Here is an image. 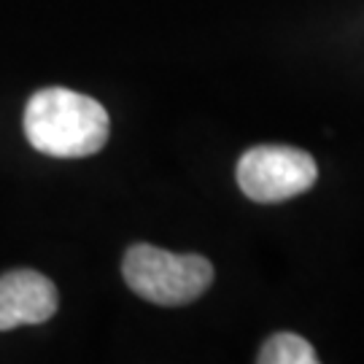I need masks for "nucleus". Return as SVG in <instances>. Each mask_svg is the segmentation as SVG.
Here are the masks:
<instances>
[{
	"label": "nucleus",
	"instance_id": "nucleus-1",
	"mask_svg": "<svg viewBox=\"0 0 364 364\" xmlns=\"http://www.w3.org/2000/svg\"><path fill=\"white\" fill-rule=\"evenodd\" d=\"M22 124L30 146L57 159L97 154L111 132L103 105L90 95L63 87L36 92L25 105Z\"/></svg>",
	"mask_w": 364,
	"mask_h": 364
},
{
	"label": "nucleus",
	"instance_id": "nucleus-2",
	"mask_svg": "<svg viewBox=\"0 0 364 364\" xmlns=\"http://www.w3.org/2000/svg\"><path fill=\"white\" fill-rule=\"evenodd\" d=\"M122 273L138 297L162 308L189 305L203 297L213 284V264L205 257L173 254L149 243L127 248Z\"/></svg>",
	"mask_w": 364,
	"mask_h": 364
},
{
	"label": "nucleus",
	"instance_id": "nucleus-3",
	"mask_svg": "<svg viewBox=\"0 0 364 364\" xmlns=\"http://www.w3.org/2000/svg\"><path fill=\"white\" fill-rule=\"evenodd\" d=\"M316 178V159L291 146H254L237 162V186L254 203H287Z\"/></svg>",
	"mask_w": 364,
	"mask_h": 364
},
{
	"label": "nucleus",
	"instance_id": "nucleus-4",
	"mask_svg": "<svg viewBox=\"0 0 364 364\" xmlns=\"http://www.w3.org/2000/svg\"><path fill=\"white\" fill-rule=\"evenodd\" d=\"M57 313V287L36 270L0 275V332L43 324Z\"/></svg>",
	"mask_w": 364,
	"mask_h": 364
},
{
	"label": "nucleus",
	"instance_id": "nucleus-5",
	"mask_svg": "<svg viewBox=\"0 0 364 364\" xmlns=\"http://www.w3.org/2000/svg\"><path fill=\"white\" fill-rule=\"evenodd\" d=\"M262 364H316L318 356L305 338L294 332H278L262 346Z\"/></svg>",
	"mask_w": 364,
	"mask_h": 364
}]
</instances>
